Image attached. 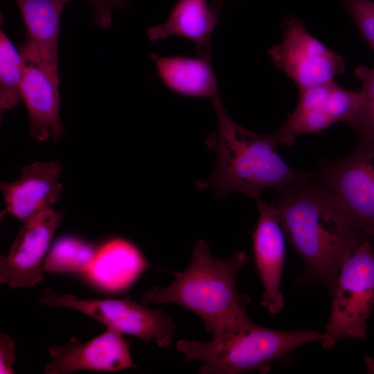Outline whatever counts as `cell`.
Segmentation results:
<instances>
[{
  "label": "cell",
  "instance_id": "8",
  "mask_svg": "<svg viewBox=\"0 0 374 374\" xmlns=\"http://www.w3.org/2000/svg\"><path fill=\"white\" fill-rule=\"evenodd\" d=\"M283 29L282 42L273 46L268 54L299 90L334 81L345 71L344 57L310 34L299 19L289 15Z\"/></svg>",
  "mask_w": 374,
  "mask_h": 374
},
{
  "label": "cell",
  "instance_id": "3",
  "mask_svg": "<svg viewBox=\"0 0 374 374\" xmlns=\"http://www.w3.org/2000/svg\"><path fill=\"white\" fill-rule=\"evenodd\" d=\"M248 260L243 250L228 259L214 257L206 243L199 240L189 265L175 272V280L167 287L147 291L141 301L171 303L188 309L203 320L212 337L241 330L254 323L247 312L249 297L236 287L237 274Z\"/></svg>",
  "mask_w": 374,
  "mask_h": 374
},
{
  "label": "cell",
  "instance_id": "23",
  "mask_svg": "<svg viewBox=\"0 0 374 374\" xmlns=\"http://www.w3.org/2000/svg\"><path fill=\"white\" fill-rule=\"evenodd\" d=\"M93 16V24L103 28L112 25L113 11L124 8L126 0H87Z\"/></svg>",
  "mask_w": 374,
  "mask_h": 374
},
{
  "label": "cell",
  "instance_id": "19",
  "mask_svg": "<svg viewBox=\"0 0 374 374\" xmlns=\"http://www.w3.org/2000/svg\"><path fill=\"white\" fill-rule=\"evenodd\" d=\"M98 250L86 242L72 236L55 242L43 263L44 271L89 272Z\"/></svg>",
  "mask_w": 374,
  "mask_h": 374
},
{
  "label": "cell",
  "instance_id": "18",
  "mask_svg": "<svg viewBox=\"0 0 374 374\" xmlns=\"http://www.w3.org/2000/svg\"><path fill=\"white\" fill-rule=\"evenodd\" d=\"M96 258L110 265V286L124 289L145 269L147 262L139 249L132 242L114 239L98 250Z\"/></svg>",
  "mask_w": 374,
  "mask_h": 374
},
{
  "label": "cell",
  "instance_id": "15",
  "mask_svg": "<svg viewBox=\"0 0 374 374\" xmlns=\"http://www.w3.org/2000/svg\"><path fill=\"white\" fill-rule=\"evenodd\" d=\"M22 69L21 93L29 115V132L39 141H56L64 132L60 116V80L23 58Z\"/></svg>",
  "mask_w": 374,
  "mask_h": 374
},
{
  "label": "cell",
  "instance_id": "10",
  "mask_svg": "<svg viewBox=\"0 0 374 374\" xmlns=\"http://www.w3.org/2000/svg\"><path fill=\"white\" fill-rule=\"evenodd\" d=\"M62 220L63 213L52 209L21 222L8 254L0 256L1 284L21 288L44 281L42 262Z\"/></svg>",
  "mask_w": 374,
  "mask_h": 374
},
{
  "label": "cell",
  "instance_id": "5",
  "mask_svg": "<svg viewBox=\"0 0 374 374\" xmlns=\"http://www.w3.org/2000/svg\"><path fill=\"white\" fill-rule=\"evenodd\" d=\"M367 238L341 265L331 294V314L321 344L330 350L341 339L363 340L374 307V248Z\"/></svg>",
  "mask_w": 374,
  "mask_h": 374
},
{
  "label": "cell",
  "instance_id": "24",
  "mask_svg": "<svg viewBox=\"0 0 374 374\" xmlns=\"http://www.w3.org/2000/svg\"><path fill=\"white\" fill-rule=\"evenodd\" d=\"M15 359V344L12 338L8 335L0 333V373H14L12 365Z\"/></svg>",
  "mask_w": 374,
  "mask_h": 374
},
{
  "label": "cell",
  "instance_id": "22",
  "mask_svg": "<svg viewBox=\"0 0 374 374\" xmlns=\"http://www.w3.org/2000/svg\"><path fill=\"white\" fill-rule=\"evenodd\" d=\"M344 3L359 33L374 51V1L344 0Z\"/></svg>",
  "mask_w": 374,
  "mask_h": 374
},
{
  "label": "cell",
  "instance_id": "6",
  "mask_svg": "<svg viewBox=\"0 0 374 374\" xmlns=\"http://www.w3.org/2000/svg\"><path fill=\"white\" fill-rule=\"evenodd\" d=\"M42 305L72 308L97 320L107 328L118 330L159 347L169 346L176 326L172 319L160 308L150 309L130 299H79L71 294L60 295L49 287L40 299Z\"/></svg>",
  "mask_w": 374,
  "mask_h": 374
},
{
  "label": "cell",
  "instance_id": "9",
  "mask_svg": "<svg viewBox=\"0 0 374 374\" xmlns=\"http://www.w3.org/2000/svg\"><path fill=\"white\" fill-rule=\"evenodd\" d=\"M361 101L360 91L349 90L334 81L300 90L294 111L274 134L278 143L291 146L302 134L319 132L338 122L348 125Z\"/></svg>",
  "mask_w": 374,
  "mask_h": 374
},
{
  "label": "cell",
  "instance_id": "17",
  "mask_svg": "<svg viewBox=\"0 0 374 374\" xmlns=\"http://www.w3.org/2000/svg\"><path fill=\"white\" fill-rule=\"evenodd\" d=\"M158 75L172 91L185 96L210 98L219 96L210 60L182 56L161 57L151 54Z\"/></svg>",
  "mask_w": 374,
  "mask_h": 374
},
{
  "label": "cell",
  "instance_id": "12",
  "mask_svg": "<svg viewBox=\"0 0 374 374\" xmlns=\"http://www.w3.org/2000/svg\"><path fill=\"white\" fill-rule=\"evenodd\" d=\"M256 202L259 215L252 242L256 268L264 287L261 304L275 314L284 306L280 283L285 260V235L274 203L261 199Z\"/></svg>",
  "mask_w": 374,
  "mask_h": 374
},
{
  "label": "cell",
  "instance_id": "20",
  "mask_svg": "<svg viewBox=\"0 0 374 374\" xmlns=\"http://www.w3.org/2000/svg\"><path fill=\"white\" fill-rule=\"evenodd\" d=\"M22 58L4 32L0 31V106L10 109L21 100Z\"/></svg>",
  "mask_w": 374,
  "mask_h": 374
},
{
  "label": "cell",
  "instance_id": "21",
  "mask_svg": "<svg viewBox=\"0 0 374 374\" xmlns=\"http://www.w3.org/2000/svg\"><path fill=\"white\" fill-rule=\"evenodd\" d=\"M355 74L362 82V101L348 125L355 132L358 140L374 142V67L359 66Z\"/></svg>",
  "mask_w": 374,
  "mask_h": 374
},
{
  "label": "cell",
  "instance_id": "4",
  "mask_svg": "<svg viewBox=\"0 0 374 374\" xmlns=\"http://www.w3.org/2000/svg\"><path fill=\"white\" fill-rule=\"evenodd\" d=\"M323 334L308 330L285 332L250 326L234 332L213 337L207 343L179 340L177 348L184 360H199L202 374H237L254 370L265 373L269 364L285 360L298 347L321 341Z\"/></svg>",
  "mask_w": 374,
  "mask_h": 374
},
{
  "label": "cell",
  "instance_id": "2",
  "mask_svg": "<svg viewBox=\"0 0 374 374\" xmlns=\"http://www.w3.org/2000/svg\"><path fill=\"white\" fill-rule=\"evenodd\" d=\"M217 129L206 140L217 160L208 178L196 182L198 189L211 188L220 198L240 192L261 199L265 188L278 191L287 186L317 178V173L292 169L277 151L275 134L262 135L235 123L225 109L220 96L213 100Z\"/></svg>",
  "mask_w": 374,
  "mask_h": 374
},
{
  "label": "cell",
  "instance_id": "14",
  "mask_svg": "<svg viewBox=\"0 0 374 374\" xmlns=\"http://www.w3.org/2000/svg\"><path fill=\"white\" fill-rule=\"evenodd\" d=\"M25 27L21 44L24 60L39 64L60 80L57 46L60 21L65 5L70 0H14Z\"/></svg>",
  "mask_w": 374,
  "mask_h": 374
},
{
  "label": "cell",
  "instance_id": "1",
  "mask_svg": "<svg viewBox=\"0 0 374 374\" xmlns=\"http://www.w3.org/2000/svg\"><path fill=\"white\" fill-rule=\"evenodd\" d=\"M274 202L280 224L305 270L299 282H319L331 294L340 268L367 238L357 230L339 199L312 179L279 190Z\"/></svg>",
  "mask_w": 374,
  "mask_h": 374
},
{
  "label": "cell",
  "instance_id": "7",
  "mask_svg": "<svg viewBox=\"0 0 374 374\" xmlns=\"http://www.w3.org/2000/svg\"><path fill=\"white\" fill-rule=\"evenodd\" d=\"M316 173L341 202L355 228L374 238V142L357 140L350 154L325 161Z\"/></svg>",
  "mask_w": 374,
  "mask_h": 374
},
{
  "label": "cell",
  "instance_id": "16",
  "mask_svg": "<svg viewBox=\"0 0 374 374\" xmlns=\"http://www.w3.org/2000/svg\"><path fill=\"white\" fill-rule=\"evenodd\" d=\"M224 2L179 0L163 24L148 28V37L152 42L174 35L187 38L195 44L199 57L210 60L212 34Z\"/></svg>",
  "mask_w": 374,
  "mask_h": 374
},
{
  "label": "cell",
  "instance_id": "11",
  "mask_svg": "<svg viewBox=\"0 0 374 374\" xmlns=\"http://www.w3.org/2000/svg\"><path fill=\"white\" fill-rule=\"evenodd\" d=\"M49 353L51 360L44 367L46 374H69L82 370L112 372L135 368L130 342L121 332L112 328L85 343L72 337L66 344L50 348Z\"/></svg>",
  "mask_w": 374,
  "mask_h": 374
},
{
  "label": "cell",
  "instance_id": "13",
  "mask_svg": "<svg viewBox=\"0 0 374 374\" xmlns=\"http://www.w3.org/2000/svg\"><path fill=\"white\" fill-rule=\"evenodd\" d=\"M59 161H35L20 170L19 178L1 181L0 188L6 204L3 214L10 213L24 222L53 209L62 193Z\"/></svg>",
  "mask_w": 374,
  "mask_h": 374
}]
</instances>
